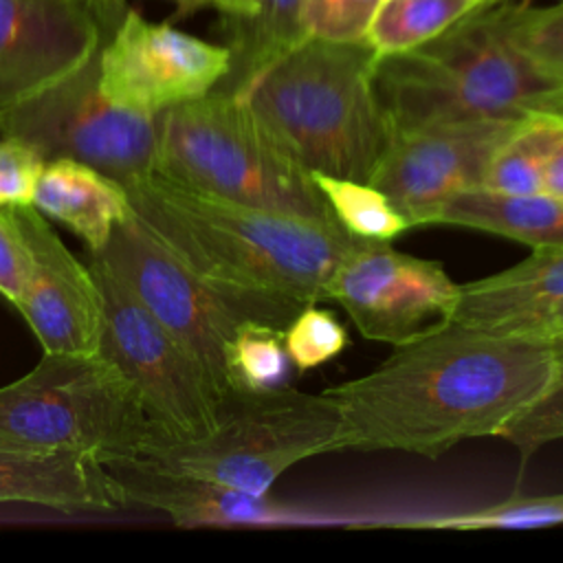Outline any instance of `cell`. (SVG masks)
<instances>
[{"mask_svg": "<svg viewBox=\"0 0 563 563\" xmlns=\"http://www.w3.org/2000/svg\"><path fill=\"white\" fill-rule=\"evenodd\" d=\"M457 288L440 262L356 238L336 264L323 301L339 303L365 339L400 345L449 321Z\"/></svg>", "mask_w": 563, "mask_h": 563, "instance_id": "11", "label": "cell"}, {"mask_svg": "<svg viewBox=\"0 0 563 563\" xmlns=\"http://www.w3.org/2000/svg\"><path fill=\"white\" fill-rule=\"evenodd\" d=\"M33 207L75 231L90 253L101 251L114 227L132 216L130 198L119 180L73 158L44 163Z\"/></svg>", "mask_w": 563, "mask_h": 563, "instance_id": "19", "label": "cell"}, {"mask_svg": "<svg viewBox=\"0 0 563 563\" xmlns=\"http://www.w3.org/2000/svg\"><path fill=\"white\" fill-rule=\"evenodd\" d=\"M44 158L26 143L0 136V209L33 205Z\"/></svg>", "mask_w": 563, "mask_h": 563, "instance_id": "31", "label": "cell"}, {"mask_svg": "<svg viewBox=\"0 0 563 563\" xmlns=\"http://www.w3.org/2000/svg\"><path fill=\"white\" fill-rule=\"evenodd\" d=\"M433 224H453L517 240L532 249L563 244V202L541 194L471 187L446 200Z\"/></svg>", "mask_w": 563, "mask_h": 563, "instance_id": "21", "label": "cell"}, {"mask_svg": "<svg viewBox=\"0 0 563 563\" xmlns=\"http://www.w3.org/2000/svg\"><path fill=\"white\" fill-rule=\"evenodd\" d=\"M222 29L231 66L213 90L233 97L262 68L308 37L301 22V0H229L222 11Z\"/></svg>", "mask_w": 563, "mask_h": 563, "instance_id": "20", "label": "cell"}, {"mask_svg": "<svg viewBox=\"0 0 563 563\" xmlns=\"http://www.w3.org/2000/svg\"><path fill=\"white\" fill-rule=\"evenodd\" d=\"M86 2L92 9V13L97 15V20L103 26L106 35L119 24V20L125 13V4H121L117 0H86Z\"/></svg>", "mask_w": 563, "mask_h": 563, "instance_id": "34", "label": "cell"}, {"mask_svg": "<svg viewBox=\"0 0 563 563\" xmlns=\"http://www.w3.org/2000/svg\"><path fill=\"white\" fill-rule=\"evenodd\" d=\"M88 264L103 297L97 354L130 385L161 440L209 431L222 400L202 367L101 260L90 255Z\"/></svg>", "mask_w": 563, "mask_h": 563, "instance_id": "9", "label": "cell"}, {"mask_svg": "<svg viewBox=\"0 0 563 563\" xmlns=\"http://www.w3.org/2000/svg\"><path fill=\"white\" fill-rule=\"evenodd\" d=\"M508 31L530 64L554 86H563V0L541 7L510 0Z\"/></svg>", "mask_w": 563, "mask_h": 563, "instance_id": "27", "label": "cell"}, {"mask_svg": "<svg viewBox=\"0 0 563 563\" xmlns=\"http://www.w3.org/2000/svg\"><path fill=\"white\" fill-rule=\"evenodd\" d=\"M99 53L101 46L73 73L2 110L0 136L31 145L44 161H81L125 185L154 172L158 114L132 112L106 99Z\"/></svg>", "mask_w": 563, "mask_h": 563, "instance_id": "8", "label": "cell"}, {"mask_svg": "<svg viewBox=\"0 0 563 563\" xmlns=\"http://www.w3.org/2000/svg\"><path fill=\"white\" fill-rule=\"evenodd\" d=\"M380 0H301V22L308 37L332 42L365 40Z\"/></svg>", "mask_w": 563, "mask_h": 563, "instance_id": "30", "label": "cell"}, {"mask_svg": "<svg viewBox=\"0 0 563 563\" xmlns=\"http://www.w3.org/2000/svg\"><path fill=\"white\" fill-rule=\"evenodd\" d=\"M339 433L341 416L330 396L286 385L264 394H231L209 431L150 442L136 457L180 475L268 495L297 462L336 453Z\"/></svg>", "mask_w": 563, "mask_h": 563, "instance_id": "6", "label": "cell"}, {"mask_svg": "<svg viewBox=\"0 0 563 563\" xmlns=\"http://www.w3.org/2000/svg\"><path fill=\"white\" fill-rule=\"evenodd\" d=\"M20 227L31 273L15 303L48 354H97L103 330V297L90 264H81L33 205L9 207Z\"/></svg>", "mask_w": 563, "mask_h": 563, "instance_id": "14", "label": "cell"}, {"mask_svg": "<svg viewBox=\"0 0 563 563\" xmlns=\"http://www.w3.org/2000/svg\"><path fill=\"white\" fill-rule=\"evenodd\" d=\"M161 431L99 354H48L0 387V444L134 457Z\"/></svg>", "mask_w": 563, "mask_h": 563, "instance_id": "7", "label": "cell"}, {"mask_svg": "<svg viewBox=\"0 0 563 563\" xmlns=\"http://www.w3.org/2000/svg\"><path fill=\"white\" fill-rule=\"evenodd\" d=\"M90 255L101 260L178 339L224 400L227 343L249 317L200 279L134 211L114 227L106 246Z\"/></svg>", "mask_w": 563, "mask_h": 563, "instance_id": "10", "label": "cell"}, {"mask_svg": "<svg viewBox=\"0 0 563 563\" xmlns=\"http://www.w3.org/2000/svg\"><path fill=\"white\" fill-rule=\"evenodd\" d=\"M508 2L484 0L435 37L376 57L374 86L391 130L521 119L559 88L512 42Z\"/></svg>", "mask_w": 563, "mask_h": 563, "instance_id": "4", "label": "cell"}, {"mask_svg": "<svg viewBox=\"0 0 563 563\" xmlns=\"http://www.w3.org/2000/svg\"><path fill=\"white\" fill-rule=\"evenodd\" d=\"M136 218L249 319L286 328L356 238L334 222L198 194L158 174L123 185Z\"/></svg>", "mask_w": 563, "mask_h": 563, "instance_id": "2", "label": "cell"}, {"mask_svg": "<svg viewBox=\"0 0 563 563\" xmlns=\"http://www.w3.org/2000/svg\"><path fill=\"white\" fill-rule=\"evenodd\" d=\"M559 125L561 119L548 112L532 110L521 117L495 150L482 187L506 194H541L545 158Z\"/></svg>", "mask_w": 563, "mask_h": 563, "instance_id": "23", "label": "cell"}, {"mask_svg": "<svg viewBox=\"0 0 563 563\" xmlns=\"http://www.w3.org/2000/svg\"><path fill=\"white\" fill-rule=\"evenodd\" d=\"M103 37L86 0H0V112L79 68Z\"/></svg>", "mask_w": 563, "mask_h": 563, "instance_id": "15", "label": "cell"}, {"mask_svg": "<svg viewBox=\"0 0 563 563\" xmlns=\"http://www.w3.org/2000/svg\"><path fill=\"white\" fill-rule=\"evenodd\" d=\"M350 339L334 312L306 303L284 328V347L297 372H310L347 347Z\"/></svg>", "mask_w": 563, "mask_h": 563, "instance_id": "29", "label": "cell"}, {"mask_svg": "<svg viewBox=\"0 0 563 563\" xmlns=\"http://www.w3.org/2000/svg\"><path fill=\"white\" fill-rule=\"evenodd\" d=\"M334 222L352 238L391 242L411 229L407 218L372 183L310 174Z\"/></svg>", "mask_w": 563, "mask_h": 563, "instance_id": "25", "label": "cell"}, {"mask_svg": "<svg viewBox=\"0 0 563 563\" xmlns=\"http://www.w3.org/2000/svg\"><path fill=\"white\" fill-rule=\"evenodd\" d=\"M292 363L284 347V328L244 319L224 352V374L231 394H264L290 383ZM227 396V398H229Z\"/></svg>", "mask_w": 563, "mask_h": 563, "instance_id": "22", "label": "cell"}, {"mask_svg": "<svg viewBox=\"0 0 563 563\" xmlns=\"http://www.w3.org/2000/svg\"><path fill=\"white\" fill-rule=\"evenodd\" d=\"M31 273V255L9 209H0V297L13 306L22 299Z\"/></svg>", "mask_w": 563, "mask_h": 563, "instance_id": "32", "label": "cell"}, {"mask_svg": "<svg viewBox=\"0 0 563 563\" xmlns=\"http://www.w3.org/2000/svg\"><path fill=\"white\" fill-rule=\"evenodd\" d=\"M367 40L306 37L238 95L266 134L306 172L369 183L391 136Z\"/></svg>", "mask_w": 563, "mask_h": 563, "instance_id": "3", "label": "cell"}, {"mask_svg": "<svg viewBox=\"0 0 563 563\" xmlns=\"http://www.w3.org/2000/svg\"><path fill=\"white\" fill-rule=\"evenodd\" d=\"M231 51L128 9L99 53V86L119 108L161 114L209 95L229 73Z\"/></svg>", "mask_w": 563, "mask_h": 563, "instance_id": "12", "label": "cell"}, {"mask_svg": "<svg viewBox=\"0 0 563 563\" xmlns=\"http://www.w3.org/2000/svg\"><path fill=\"white\" fill-rule=\"evenodd\" d=\"M519 7H534L539 0H515ZM554 2H561V0H554ZM554 2H550V4H554Z\"/></svg>", "mask_w": 563, "mask_h": 563, "instance_id": "38", "label": "cell"}, {"mask_svg": "<svg viewBox=\"0 0 563 563\" xmlns=\"http://www.w3.org/2000/svg\"><path fill=\"white\" fill-rule=\"evenodd\" d=\"M552 336L444 321L394 345L372 372L328 387L341 416L336 451H405L429 460L501 431L545 389Z\"/></svg>", "mask_w": 563, "mask_h": 563, "instance_id": "1", "label": "cell"}, {"mask_svg": "<svg viewBox=\"0 0 563 563\" xmlns=\"http://www.w3.org/2000/svg\"><path fill=\"white\" fill-rule=\"evenodd\" d=\"M117 2L125 4V0H117ZM172 2L178 7L180 15L194 13V11L202 9V7H213V9H218L222 13L227 9V4H229V0H172Z\"/></svg>", "mask_w": 563, "mask_h": 563, "instance_id": "36", "label": "cell"}, {"mask_svg": "<svg viewBox=\"0 0 563 563\" xmlns=\"http://www.w3.org/2000/svg\"><path fill=\"white\" fill-rule=\"evenodd\" d=\"M106 468L119 484L125 504L158 510L180 528L339 523L308 510L282 506L268 495H251L218 482L165 471L136 455L106 460Z\"/></svg>", "mask_w": 563, "mask_h": 563, "instance_id": "16", "label": "cell"}, {"mask_svg": "<svg viewBox=\"0 0 563 563\" xmlns=\"http://www.w3.org/2000/svg\"><path fill=\"white\" fill-rule=\"evenodd\" d=\"M154 174L222 200L334 222L310 172L266 134L240 97L218 90L158 114Z\"/></svg>", "mask_w": 563, "mask_h": 563, "instance_id": "5", "label": "cell"}, {"mask_svg": "<svg viewBox=\"0 0 563 563\" xmlns=\"http://www.w3.org/2000/svg\"><path fill=\"white\" fill-rule=\"evenodd\" d=\"M563 308V244L532 249L519 264L460 284L451 321L490 332L550 336Z\"/></svg>", "mask_w": 563, "mask_h": 563, "instance_id": "17", "label": "cell"}, {"mask_svg": "<svg viewBox=\"0 0 563 563\" xmlns=\"http://www.w3.org/2000/svg\"><path fill=\"white\" fill-rule=\"evenodd\" d=\"M517 121H457L391 130L369 183L389 198L411 229L433 224L446 200L484 183L495 150Z\"/></svg>", "mask_w": 563, "mask_h": 563, "instance_id": "13", "label": "cell"}, {"mask_svg": "<svg viewBox=\"0 0 563 563\" xmlns=\"http://www.w3.org/2000/svg\"><path fill=\"white\" fill-rule=\"evenodd\" d=\"M532 110H537V112H548V114H552V117L563 119V86L552 88V90H548L545 95H541V97L534 101ZM532 110H530V112H532Z\"/></svg>", "mask_w": 563, "mask_h": 563, "instance_id": "35", "label": "cell"}, {"mask_svg": "<svg viewBox=\"0 0 563 563\" xmlns=\"http://www.w3.org/2000/svg\"><path fill=\"white\" fill-rule=\"evenodd\" d=\"M543 191L563 202V119L545 158Z\"/></svg>", "mask_w": 563, "mask_h": 563, "instance_id": "33", "label": "cell"}, {"mask_svg": "<svg viewBox=\"0 0 563 563\" xmlns=\"http://www.w3.org/2000/svg\"><path fill=\"white\" fill-rule=\"evenodd\" d=\"M484 0H380L365 40L378 55L409 51L466 15Z\"/></svg>", "mask_w": 563, "mask_h": 563, "instance_id": "24", "label": "cell"}, {"mask_svg": "<svg viewBox=\"0 0 563 563\" xmlns=\"http://www.w3.org/2000/svg\"><path fill=\"white\" fill-rule=\"evenodd\" d=\"M563 523V493L537 495V497H508L499 504L484 506L477 510H462L453 515L418 517L389 521L385 526L402 528H440V530H484V528H506V530H528Z\"/></svg>", "mask_w": 563, "mask_h": 563, "instance_id": "26", "label": "cell"}, {"mask_svg": "<svg viewBox=\"0 0 563 563\" xmlns=\"http://www.w3.org/2000/svg\"><path fill=\"white\" fill-rule=\"evenodd\" d=\"M559 332H563V308H561V310H559V314L554 317V323H552L550 336H552V334H559Z\"/></svg>", "mask_w": 563, "mask_h": 563, "instance_id": "37", "label": "cell"}, {"mask_svg": "<svg viewBox=\"0 0 563 563\" xmlns=\"http://www.w3.org/2000/svg\"><path fill=\"white\" fill-rule=\"evenodd\" d=\"M552 345L554 367L545 389L499 435L510 442L523 460L545 444L563 440V332L552 334Z\"/></svg>", "mask_w": 563, "mask_h": 563, "instance_id": "28", "label": "cell"}, {"mask_svg": "<svg viewBox=\"0 0 563 563\" xmlns=\"http://www.w3.org/2000/svg\"><path fill=\"white\" fill-rule=\"evenodd\" d=\"M22 501L64 512L114 510L125 497L92 453L0 444V504Z\"/></svg>", "mask_w": 563, "mask_h": 563, "instance_id": "18", "label": "cell"}]
</instances>
